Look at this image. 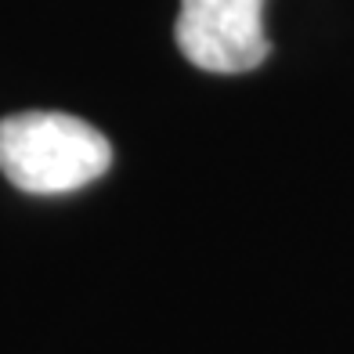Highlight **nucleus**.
I'll return each instance as SVG.
<instances>
[{"instance_id":"f257e3e1","label":"nucleus","mask_w":354,"mask_h":354,"mask_svg":"<svg viewBox=\"0 0 354 354\" xmlns=\"http://www.w3.org/2000/svg\"><path fill=\"white\" fill-rule=\"evenodd\" d=\"M109 141L66 112H19L0 120V170L29 196H62L102 177Z\"/></svg>"},{"instance_id":"f03ea898","label":"nucleus","mask_w":354,"mask_h":354,"mask_svg":"<svg viewBox=\"0 0 354 354\" xmlns=\"http://www.w3.org/2000/svg\"><path fill=\"white\" fill-rule=\"evenodd\" d=\"M177 47L196 69L250 73L268 58L264 0H181Z\"/></svg>"}]
</instances>
